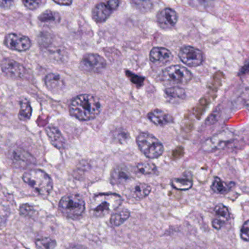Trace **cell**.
I'll list each match as a JSON object with an SVG mask.
<instances>
[{"mask_svg":"<svg viewBox=\"0 0 249 249\" xmlns=\"http://www.w3.org/2000/svg\"><path fill=\"white\" fill-rule=\"evenodd\" d=\"M113 10L109 7L107 3H99L93 9V18L97 23H103L107 20Z\"/></svg>","mask_w":249,"mask_h":249,"instance_id":"ac0fdd59","label":"cell"},{"mask_svg":"<svg viewBox=\"0 0 249 249\" xmlns=\"http://www.w3.org/2000/svg\"><path fill=\"white\" fill-rule=\"evenodd\" d=\"M151 193L150 186L144 183H139L132 188L130 191L132 197L136 200H142L147 197Z\"/></svg>","mask_w":249,"mask_h":249,"instance_id":"ffe728a7","label":"cell"},{"mask_svg":"<svg viewBox=\"0 0 249 249\" xmlns=\"http://www.w3.org/2000/svg\"><path fill=\"white\" fill-rule=\"evenodd\" d=\"M249 58L248 61L246 62V64H244V67L241 68V70H240L239 71V75H244V74H249Z\"/></svg>","mask_w":249,"mask_h":249,"instance_id":"e575fe53","label":"cell"},{"mask_svg":"<svg viewBox=\"0 0 249 249\" xmlns=\"http://www.w3.org/2000/svg\"><path fill=\"white\" fill-rule=\"evenodd\" d=\"M60 18H60L59 14L56 12L52 11V10H46L39 16V20L42 23H57L59 21Z\"/></svg>","mask_w":249,"mask_h":249,"instance_id":"d4e9b609","label":"cell"},{"mask_svg":"<svg viewBox=\"0 0 249 249\" xmlns=\"http://www.w3.org/2000/svg\"><path fill=\"white\" fill-rule=\"evenodd\" d=\"M46 133L53 146L58 149H64L66 145L65 139L57 127L53 126L47 127Z\"/></svg>","mask_w":249,"mask_h":249,"instance_id":"9a60e30c","label":"cell"},{"mask_svg":"<svg viewBox=\"0 0 249 249\" xmlns=\"http://www.w3.org/2000/svg\"><path fill=\"white\" fill-rule=\"evenodd\" d=\"M137 169L141 174L143 175H151L157 171V168L155 164L150 161H143L139 162L137 165Z\"/></svg>","mask_w":249,"mask_h":249,"instance_id":"484cf974","label":"cell"},{"mask_svg":"<svg viewBox=\"0 0 249 249\" xmlns=\"http://www.w3.org/2000/svg\"><path fill=\"white\" fill-rule=\"evenodd\" d=\"M23 181L30 186L39 196L47 197L53 190L52 178L40 169H32L26 171L22 177Z\"/></svg>","mask_w":249,"mask_h":249,"instance_id":"7a4b0ae2","label":"cell"},{"mask_svg":"<svg viewBox=\"0 0 249 249\" xmlns=\"http://www.w3.org/2000/svg\"><path fill=\"white\" fill-rule=\"evenodd\" d=\"M171 185L177 190H188L193 187V181L189 178H174L171 181Z\"/></svg>","mask_w":249,"mask_h":249,"instance_id":"cb8c5ba5","label":"cell"},{"mask_svg":"<svg viewBox=\"0 0 249 249\" xmlns=\"http://www.w3.org/2000/svg\"><path fill=\"white\" fill-rule=\"evenodd\" d=\"M157 20L161 27L170 29L175 26L178 20V15L173 9L165 8L158 13Z\"/></svg>","mask_w":249,"mask_h":249,"instance_id":"8fae6325","label":"cell"},{"mask_svg":"<svg viewBox=\"0 0 249 249\" xmlns=\"http://www.w3.org/2000/svg\"><path fill=\"white\" fill-rule=\"evenodd\" d=\"M59 209L61 213L67 217L77 219L84 213L86 203L78 195H67L60 200Z\"/></svg>","mask_w":249,"mask_h":249,"instance_id":"3957f363","label":"cell"},{"mask_svg":"<svg viewBox=\"0 0 249 249\" xmlns=\"http://www.w3.org/2000/svg\"><path fill=\"white\" fill-rule=\"evenodd\" d=\"M133 5L141 11H148L152 7L150 0H132Z\"/></svg>","mask_w":249,"mask_h":249,"instance_id":"f1b7e54d","label":"cell"},{"mask_svg":"<svg viewBox=\"0 0 249 249\" xmlns=\"http://www.w3.org/2000/svg\"><path fill=\"white\" fill-rule=\"evenodd\" d=\"M45 86L53 93H58L64 89L65 84L61 76L54 73L48 74L45 79Z\"/></svg>","mask_w":249,"mask_h":249,"instance_id":"5bb4252c","label":"cell"},{"mask_svg":"<svg viewBox=\"0 0 249 249\" xmlns=\"http://www.w3.org/2000/svg\"><path fill=\"white\" fill-rule=\"evenodd\" d=\"M241 237L244 241H249V220L244 222L241 230Z\"/></svg>","mask_w":249,"mask_h":249,"instance_id":"1f68e13d","label":"cell"},{"mask_svg":"<svg viewBox=\"0 0 249 249\" xmlns=\"http://www.w3.org/2000/svg\"><path fill=\"white\" fill-rule=\"evenodd\" d=\"M107 62L105 58L98 54H86L80 61V68L89 73H99L105 70Z\"/></svg>","mask_w":249,"mask_h":249,"instance_id":"8992f818","label":"cell"},{"mask_svg":"<svg viewBox=\"0 0 249 249\" xmlns=\"http://www.w3.org/2000/svg\"><path fill=\"white\" fill-rule=\"evenodd\" d=\"M4 45L13 51H26L30 48L32 42L27 36L20 34L10 33L4 39Z\"/></svg>","mask_w":249,"mask_h":249,"instance_id":"9c48e42d","label":"cell"},{"mask_svg":"<svg viewBox=\"0 0 249 249\" xmlns=\"http://www.w3.org/2000/svg\"><path fill=\"white\" fill-rule=\"evenodd\" d=\"M110 206V202L107 201V200H105L93 209V212H94L95 214L97 215V216L98 215L102 216L105 213H108L111 210Z\"/></svg>","mask_w":249,"mask_h":249,"instance_id":"83f0119b","label":"cell"},{"mask_svg":"<svg viewBox=\"0 0 249 249\" xmlns=\"http://www.w3.org/2000/svg\"><path fill=\"white\" fill-rule=\"evenodd\" d=\"M149 58L152 63L158 65L168 64L173 59V55L169 50L156 47L151 51Z\"/></svg>","mask_w":249,"mask_h":249,"instance_id":"4fadbf2b","label":"cell"},{"mask_svg":"<svg viewBox=\"0 0 249 249\" xmlns=\"http://www.w3.org/2000/svg\"><path fill=\"white\" fill-rule=\"evenodd\" d=\"M13 5V0H0V7L3 9L10 8Z\"/></svg>","mask_w":249,"mask_h":249,"instance_id":"836d02e7","label":"cell"},{"mask_svg":"<svg viewBox=\"0 0 249 249\" xmlns=\"http://www.w3.org/2000/svg\"><path fill=\"white\" fill-rule=\"evenodd\" d=\"M165 94L167 99L171 102H177L183 100L185 98V90L179 87H172L165 90Z\"/></svg>","mask_w":249,"mask_h":249,"instance_id":"7402d4cb","label":"cell"},{"mask_svg":"<svg viewBox=\"0 0 249 249\" xmlns=\"http://www.w3.org/2000/svg\"><path fill=\"white\" fill-rule=\"evenodd\" d=\"M130 212L127 209H120L115 213H112L110 218V223L112 226L118 227L124 223L129 217H130Z\"/></svg>","mask_w":249,"mask_h":249,"instance_id":"44dd1931","label":"cell"},{"mask_svg":"<svg viewBox=\"0 0 249 249\" xmlns=\"http://www.w3.org/2000/svg\"><path fill=\"white\" fill-rule=\"evenodd\" d=\"M101 110L100 101L93 95H80L74 98L70 105L71 115L82 121L94 119L100 114Z\"/></svg>","mask_w":249,"mask_h":249,"instance_id":"6da1fadb","label":"cell"},{"mask_svg":"<svg viewBox=\"0 0 249 249\" xmlns=\"http://www.w3.org/2000/svg\"><path fill=\"white\" fill-rule=\"evenodd\" d=\"M67 249H89L86 248L84 246L79 245V244H75V245H71Z\"/></svg>","mask_w":249,"mask_h":249,"instance_id":"74e56055","label":"cell"},{"mask_svg":"<svg viewBox=\"0 0 249 249\" xmlns=\"http://www.w3.org/2000/svg\"><path fill=\"white\" fill-rule=\"evenodd\" d=\"M180 60L188 67H196L201 65L204 55L201 51L192 46H184L178 53Z\"/></svg>","mask_w":249,"mask_h":249,"instance_id":"52a82bcc","label":"cell"},{"mask_svg":"<svg viewBox=\"0 0 249 249\" xmlns=\"http://www.w3.org/2000/svg\"><path fill=\"white\" fill-rule=\"evenodd\" d=\"M107 4L112 10H115L119 6L120 1L119 0H109L107 1Z\"/></svg>","mask_w":249,"mask_h":249,"instance_id":"d590c367","label":"cell"},{"mask_svg":"<svg viewBox=\"0 0 249 249\" xmlns=\"http://www.w3.org/2000/svg\"><path fill=\"white\" fill-rule=\"evenodd\" d=\"M53 1L61 5H71L72 3V0H53Z\"/></svg>","mask_w":249,"mask_h":249,"instance_id":"8d00e7d4","label":"cell"},{"mask_svg":"<svg viewBox=\"0 0 249 249\" xmlns=\"http://www.w3.org/2000/svg\"><path fill=\"white\" fill-rule=\"evenodd\" d=\"M25 7L29 10H36L42 4V0H22Z\"/></svg>","mask_w":249,"mask_h":249,"instance_id":"4dcf8cb0","label":"cell"},{"mask_svg":"<svg viewBox=\"0 0 249 249\" xmlns=\"http://www.w3.org/2000/svg\"><path fill=\"white\" fill-rule=\"evenodd\" d=\"M1 69L4 75L10 78L22 79L26 73L23 65L11 59L3 60Z\"/></svg>","mask_w":249,"mask_h":249,"instance_id":"30bf717a","label":"cell"},{"mask_svg":"<svg viewBox=\"0 0 249 249\" xmlns=\"http://www.w3.org/2000/svg\"><path fill=\"white\" fill-rule=\"evenodd\" d=\"M131 178V172L124 165H120L112 171V184H124Z\"/></svg>","mask_w":249,"mask_h":249,"instance_id":"e0dca14e","label":"cell"},{"mask_svg":"<svg viewBox=\"0 0 249 249\" xmlns=\"http://www.w3.org/2000/svg\"><path fill=\"white\" fill-rule=\"evenodd\" d=\"M233 186L234 182L227 183L219 177H215L212 184V190L217 194L225 195L229 193Z\"/></svg>","mask_w":249,"mask_h":249,"instance_id":"d6986e66","label":"cell"},{"mask_svg":"<svg viewBox=\"0 0 249 249\" xmlns=\"http://www.w3.org/2000/svg\"><path fill=\"white\" fill-rule=\"evenodd\" d=\"M136 143L141 152L149 159L159 158L163 153V145L150 133H140L136 138Z\"/></svg>","mask_w":249,"mask_h":249,"instance_id":"277c9868","label":"cell"},{"mask_svg":"<svg viewBox=\"0 0 249 249\" xmlns=\"http://www.w3.org/2000/svg\"><path fill=\"white\" fill-rule=\"evenodd\" d=\"M148 118L152 124L156 125H165L173 122L172 116L160 109H154L151 111L148 114Z\"/></svg>","mask_w":249,"mask_h":249,"instance_id":"2e32d148","label":"cell"},{"mask_svg":"<svg viewBox=\"0 0 249 249\" xmlns=\"http://www.w3.org/2000/svg\"><path fill=\"white\" fill-rule=\"evenodd\" d=\"M215 218L212 221V226L220 230L226 225L231 217L229 209L223 204H219L214 209Z\"/></svg>","mask_w":249,"mask_h":249,"instance_id":"7c38bea8","label":"cell"},{"mask_svg":"<svg viewBox=\"0 0 249 249\" xmlns=\"http://www.w3.org/2000/svg\"><path fill=\"white\" fill-rule=\"evenodd\" d=\"M160 77L163 81L187 84L193 78V74L186 67L174 65L165 68L161 73Z\"/></svg>","mask_w":249,"mask_h":249,"instance_id":"5b68a950","label":"cell"},{"mask_svg":"<svg viewBox=\"0 0 249 249\" xmlns=\"http://www.w3.org/2000/svg\"><path fill=\"white\" fill-rule=\"evenodd\" d=\"M112 138L116 142L122 143V142H126L129 139V134L124 129H118L113 132Z\"/></svg>","mask_w":249,"mask_h":249,"instance_id":"f546056e","label":"cell"},{"mask_svg":"<svg viewBox=\"0 0 249 249\" xmlns=\"http://www.w3.org/2000/svg\"><path fill=\"white\" fill-rule=\"evenodd\" d=\"M20 111L18 113V118L20 121H26L30 119L32 114V108L30 102L26 99H23L20 102Z\"/></svg>","mask_w":249,"mask_h":249,"instance_id":"603a6c76","label":"cell"},{"mask_svg":"<svg viewBox=\"0 0 249 249\" xmlns=\"http://www.w3.org/2000/svg\"><path fill=\"white\" fill-rule=\"evenodd\" d=\"M232 138H233V133L232 132L228 130H224L208 139L203 144V149L205 152H213V151L217 150L226 146L232 141Z\"/></svg>","mask_w":249,"mask_h":249,"instance_id":"ba28073f","label":"cell"},{"mask_svg":"<svg viewBox=\"0 0 249 249\" xmlns=\"http://www.w3.org/2000/svg\"><path fill=\"white\" fill-rule=\"evenodd\" d=\"M241 99L244 102V106L249 112V89H246L241 94Z\"/></svg>","mask_w":249,"mask_h":249,"instance_id":"d6a6232c","label":"cell"},{"mask_svg":"<svg viewBox=\"0 0 249 249\" xmlns=\"http://www.w3.org/2000/svg\"><path fill=\"white\" fill-rule=\"evenodd\" d=\"M37 249H54L56 247V241L51 238H41L35 241Z\"/></svg>","mask_w":249,"mask_h":249,"instance_id":"4316f807","label":"cell"}]
</instances>
